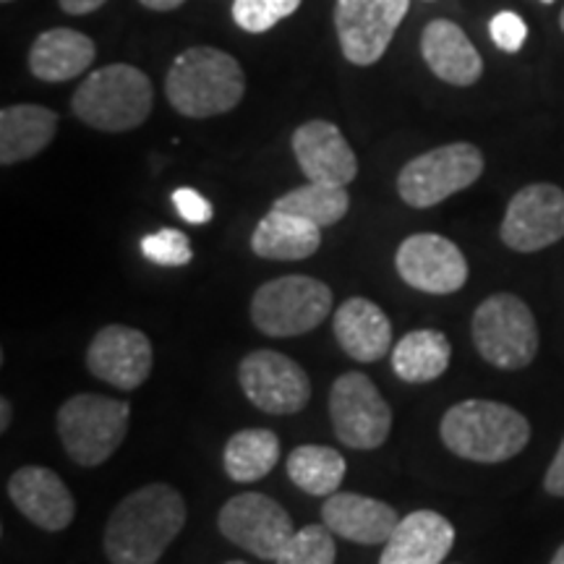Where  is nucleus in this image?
<instances>
[{"mask_svg":"<svg viewBox=\"0 0 564 564\" xmlns=\"http://www.w3.org/2000/svg\"><path fill=\"white\" fill-rule=\"evenodd\" d=\"M186 525V502L171 484L131 491L105 525V554L112 564H158Z\"/></svg>","mask_w":564,"mask_h":564,"instance_id":"obj_1","label":"nucleus"},{"mask_svg":"<svg viewBox=\"0 0 564 564\" xmlns=\"http://www.w3.org/2000/svg\"><path fill=\"white\" fill-rule=\"evenodd\" d=\"M444 447L470 463L512 460L531 442V423L523 413L494 400H463L440 423Z\"/></svg>","mask_w":564,"mask_h":564,"instance_id":"obj_2","label":"nucleus"},{"mask_svg":"<svg viewBox=\"0 0 564 564\" xmlns=\"http://www.w3.org/2000/svg\"><path fill=\"white\" fill-rule=\"evenodd\" d=\"M167 102L186 118H212L230 112L246 95L241 63L217 47H188L173 61L165 79Z\"/></svg>","mask_w":564,"mask_h":564,"instance_id":"obj_3","label":"nucleus"},{"mask_svg":"<svg viewBox=\"0 0 564 564\" xmlns=\"http://www.w3.org/2000/svg\"><path fill=\"white\" fill-rule=\"evenodd\" d=\"M154 102L152 82L144 70L129 63L97 68L74 91V116L91 129L123 133L150 118Z\"/></svg>","mask_w":564,"mask_h":564,"instance_id":"obj_4","label":"nucleus"},{"mask_svg":"<svg viewBox=\"0 0 564 564\" xmlns=\"http://www.w3.org/2000/svg\"><path fill=\"white\" fill-rule=\"evenodd\" d=\"M131 405L108 394L82 392L61 405L55 429L76 465L95 468L121 447L129 434Z\"/></svg>","mask_w":564,"mask_h":564,"instance_id":"obj_5","label":"nucleus"},{"mask_svg":"<svg viewBox=\"0 0 564 564\" xmlns=\"http://www.w3.org/2000/svg\"><path fill=\"white\" fill-rule=\"evenodd\" d=\"M333 312V291L308 274H285L253 293L251 322L262 335L299 337L312 333Z\"/></svg>","mask_w":564,"mask_h":564,"instance_id":"obj_6","label":"nucleus"},{"mask_svg":"<svg viewBox=\"0 0 564 564\" xmlns=\"http://www.w3.org/2000/svg\"><path fill=\"white\" fill-rule=\"evenodd\" d=\"M476 350L484 361L505 371L525 369L539 352V327L523 299L497 293L478 303L470 322Z\"/></svg>","mask_w":564,"mask_h":564,"instance_id":"obj_7","label":"nucleus"},{"mask_svg":"<svg viewBox=\"0 0 564 564\" xmlns=\"http://www.w3.org/2000/svg\"><path fill=\"white\" fill-rule=\"evenodd\" d=\"M484 154L468 141L436 147L413 158L398 175V194L408 207L429 209L481 178Z\"/></svg>","mask_w":564,"mask_h":564,"instance_id":"obj_8","label":"nucleus"},{"mask_svg":"<svg viewBox=\"0 0 564 564\" xmlns=\"http://www.w3.org/2000/svg\"><path fill=\"white\" fill-rule=\"evenodd\" d=\"M335 436L352 449H377L392 432V408L361 371H345L329 390Z\"/></svg>","mask_w":564,"mask_h":564,"instance_id":"obj_9","label":"nucleus"},{"mask_svg":"<svg viewBox=\"0 0 564 564\" xmlns=\"http://www.w3.org/2000/svg\"><path fill=\"white\" fill-rule=\"evenodd\" d=\"M217 528L230 544L246 549L259 560H278L282 546L295 533L285 507L259 491H243L228 499L217 514Z\"/></svg>","mask_w":564,"mask_h":564,"instance_id":"obj_10","label":"nucleus"},{"mask_svg":"<svg viewBox=\"0 0 564 564\" xmlns=\"http://www.w3.org/2000/svg\"><path fill=\"white\" fill-rule=\"evenodd\" d=\"M411 0H337L335 30L352 66H373L403 24Z\"/></svg>","mask_w":564,"mask_h":564,"instance_id":"obj_11","label":"nucleus"},{"mask_svg":"<svg viewBox=\"0 0 564 564\" xmlns=\"http://www.w3.org/2000/svg\"><path fill=\"white\" fill-rule=\"evenodd\" d=\"M238 382L249 403L270 415H293L312 400L308 373L278 350L249 352L238 366Z\"/></svg>","mask_w":564,"mask_h":564,"instance_id":"obj_12","label":"nucleus"},{"mask_svg":"<svg viewBox=\"0 0 564 564\" xmlns=\"http://www.w3.org/2000/svg\"><path fill=\"white\" fill-rule=\"evenodd\" d=\"M499 236L507 249L533 253L564 238V192L554 183H531L507 204Z\"/></svg>","mask_w":564,"mask_h":564,"instance_id":"obj_13","label":"nucleus"},{"mask_svg":"<svg viewBox=\"0 0 564 564\" xmlns=\"http://www.w3.org/2000/svg\"><path fill=\"white\" fill-rule=\"evenodd\" d=\"M398 274L415 291L429 295L457 293L468 282V262L449 238L415 232L394 253Z\"/></svg>","mask_w":564,"mask_h":564,"instance_id":"obj_14","label":"nucleus"},{"mask_svg":"<svg viewBox=\"0 0 564 564\" xmlns=\"http://www.w3.org/2000/svg\"><path fill=\"white\" fill-rule=\"evenodd\" d=\"M154 350L141 329L108 324L91 337L87 348V369L91 377L118 390H139L150 379Z\"/></svg>","mask_w":564,"mask_h":564,"instance_id":"obj_15","label":"nucleus"},{"mask_svg":"<svg viewBox=\"0 0 564 564\" xmlns=\"http://www.w3.org/2000/svg\"><path fill=\"white\" fill-rule=\"evenodd\" d=\"M9 497L17 510L42 531H66L76 518L68 486L45 465H24L9 478Z\"/></svg>","mask_w":564,"mask_h":564,"instance_id":"obj_16","label":"nucleus"},{"mask_svg":"<svg viewBox=\"0 0 564 564\" xmlns=\"http://www.w3.org/2000/svg\"><path fill=\"white\" fill-rule=\"evenodd\" d=\"M293 154L306 181L348 186L358 175V160L350 144L329 121H308L293 131Z\"/></svg>","mask_w":564,"mask_h":564,"instance_id":"obj_17","label":"nucleus"},{"mask_svg":"<svg viewBox=\"0 0 564 564\" xmlns=\"http://www.w3.org/2000/svg\"><path fill=\"white\" fill-rule=\"evenodd\" d=\"M322 520L333 533L364 546L387 544V539L400 523L394 507L350 491L329 494L324 499Z\"/></svg>","mask_w":564,"mask_h":564,"instance_id":"obj_18","label":"nucleus"},{"mask_svg":"<svg viewBox=\"0 0 564 564\" xmlns=\"http://www.w3.org/2000/svg\"><path fill=\"white\" fill-rule=\"evenodd\" d=\"M455 528L434 510H415L387 539L379 564H442L453 552Z\"/></svg>","mask_w":564,"mask_h":564,"instance_id":"obj_19","label":"nucleus"},{"mask_svg":"<svg viewBox=\"0 0 564 564\" xmlns=\"http://www.w3.org/2000/svg\"><path fill=\"white\" fill-rule=\"evenodd\" d=\"M421 55L436 79L453 84V87H470L484 74L481 53L455 21H429L421 34Z\"/></svg>","mask_w":564,"mask_h":564,"instance_id":"obj_20","label":"nucleus"},{"mask_svg":"<svg viewBox=\"0 0 564 564\" xmlns=\"http://www.w3.org/2000/svg\"><path fill=\"white\" fill-rule=\"evenodd\" d=\"M333 329L340 348L358 364H377L392 348V324L377 303L352 295L335 312Z\"/></svg>","mask_w":564,"mask_h":564,"instance_id":"obj_21","label":"nucleus"},{"mask_svg":"<svg viewBox=\"0 0 564 564\" xmlns=\"http://www.w3.org/2000/svg\"><path fill=\"white\" fill-rule=\"evenodd\" d=\"M95 55L97 47L87 34L58 26V30L42 32L32 42L30 70L40 82L61 84L82 76L95 63Z\"/></svg>","mask_w":564,"mask_h":564,"instance_id":"obj_22","label":"nucleus"},{"mask_svg":"<svg viewBox=\"0 0 564 564\" xmlns=\"http://www.w3.org/2000/svg\"><path fill=\"white\" fill-rule=\"evenodd\" d=\"M58 131V116L42 105H11L0 110V162L6 167L32 160Z\"/></svg>","mask_w":564,"mask_h":564,"instance_id":"obj_23","label":"nucleus"},{"mask_svg":"<svg viewBox=\"0 0 564 564\" xmlns=\"http://www.w3.org/2000/svg\"><path fill=\"white\" fill-rule=\"evenodd\" d=\"M322 228L291 212L270 209L251 236V251L274 262H299L319 251Z\"/></svg>","mask_w":564,"mask_h":564,"instance_id":"obj_24","label":"nucleus"},{"mask_svg":"<svg viewBox=\"0 0 564 564\" xmlns=\"http://www.w3.org/2000/svg\"><path fill=\"white\" fill-rule=\"evenodd\" d=\"M453 345L440 329H413L392 348V371L408 384H426L447 371Z\"/></svg>","mask_w":564,"mask_h":564,"instance_id":"obj_25","label":"nucleus"},{"mask_svg":"<svg viewBox=\"0 0 564 564\" xmlns=\"http://www.w3.org/2000/svg\"><path fill=\"white\" fill-rule=\"evenodd\" d=\"M280 460V440L270 429H243L225 444L223 465L236 484L262 481Z\"/></svg>","mask_w":564,"mask_h":564,"instance_id":"obj_26","label":"nucleus"},{"mask_svg":"<svg viewBox=\"0 0 564 564\" xmlns=\"http://www.w3.org/2000/svg\"><path fill=\"white\" fill-rule=\"evenodd\" d=\"M288 476L299 486L301 491L312 494V497H329L343 484L348 463L333 447H322V444H301L288 455Z\"/></svg>","mask_w":564,"mask_h":564,"instance_id":"obj_27","label":"nucleus"},{"mask_svg":"<svg viewBox=\"0 0 564 564\" xmlns=\"http://www.w3.org/2000/svg\"><path fill=\"white\" fill-rule=\"evenodd\" d=\"M350 196L345 186H333V183H303V186L293 188V192L282 194L272 209L291 212L303 220L314 223L316 228H329V225L340 223L348 215Z\"/></svg>","mask_w":564,"mask_h":564,"instance_id":"obj_28","label":"nucleus"},{"mask_svg":"<svg viewBox=\"0 0 564 564\" xmlns=\"http://www.w3.org/2000/svg\"><path fill=\"white\" fill-rule=\"evenodd\" d=\"M337 549L333 531L327 525H306L291 535L282 552L278 554V564H335Z\"/></svg>","mask_w":564,"mask_h":564,"instance_id":"obj_29","label":"nucleus"},{"mask_svg":"<svg viewBox=\"0 0 564 564\" xmlns=\"http://www.w3.org/2000/svg\"><path fill=\"white\" fill-rule=\"evenodd\" d=\"M301 0H232V19L243 32L262 34L299 11Z\"/></svg>","mask_w":564,"mask_h":564,"instance_id":"obj_30","label":"nucleus"},{"mask_svg":"<svg viewBox=\"0 0 564 564\" xmlns=\"http://www.w3.org/2000/svg\"><path fill=\"white\" fill-rule=\"evenodd\" d=\"M141 253L152 264L160 267H186L194 259L192 241L186 232L175 228H162L141 238Z\"/></svg>","mask_w":564,"mask_h":564,"instance_id":"obj_31","label":"nucleus"},{"mask_svg":"<svg viewBox=\"0 0 564 564\" xmlns=\"http://www.w3.org/2000/svg\"><path fill=\"white\" fill-rule=\"evenodd\" d=\"M489 34L499 51L520 53L528 40V24L514 11H499L489 21Z\"/></svg>","mask_w":564,"mask_h":564,"instance_id":"obj_32","label":"nucleus"},{"mask_svg":"<svg viewBox=\"0 0 564 564\" xmlns=\"http://www.w3.org/2000/svg\"><path fill=\"white\" fill-rule=\"evenodd\" d=\"M173 204H175V209H178V215L183 217V220L192 223V225L209 223L212 215H215V209H212L209 199H204L199 192H194V188H175Z\"/></svg>","mask_w":564,"mask_h":564,"instance_id":"obj_33","label":"nucleus"},{"mask_svg":"<svg viewBox=\"0 0 564 564\" xmlns=\"http://www.w3.org/2000/svg\"><path fill=\"white\" fill-rule=\"evenodd\" d=\"M544 489L552 494V497H564V440L560 444V449H556L552 465H549Z\"/></svg>","mask_w":564,"mask_h":564,"instance_id":"obj_34","label":"nucleus"},{"mask_svg":"<svg viewBox=\"0 0 564 564\" xmlns=\"http://www.w3.org/2000/svg\"><path fill=\"white\" fill-rule=\"evenodd\" d=\"M61 9L70 13V17H84V13L97 11L100 6L108 3V0H58Z\"/></svg>","mask_w":564,"mask_h":564,"instance_id":"obj_35","label":"nucleus"},{"mask_svg":"<svg viewBox=\"0 0 564 564\" xmlns=\"http://www.w3.org/2000/svg\"><path fill=\"white\" fill-rule=\"evenodd\" d=\"M144 9H152V11H173L178 9V6L186 3V0H139Z\"/></svg>","mask_w":564,"mask_h":564,"instance_id":"obj_36","label":"nucleus"},{"mask_svg":"<svg viewBox=\"0 0 564 564\" xmlns=\"http://www.w3.org/2000/svg\"><path fill=\"white\" fill-rule=\"evenodd\" d=\"M11 426V400L3 398L0 400V432H9Z\"/></svg>","mask_w":564,"mask_h":564,"instance_id":"obj_37","label":"nucleus"},{"mask_svg":"<svg viewBox=\"0 0 564 564\" xmlns=\"http://www.w3.org/2000/svg\"><path fill=\"white\" fill-rule=\"evenodd\" d=\"M552 564H564V544L556 549V554L552 556Z\"/></svg>","mask_w":564,"mask_h":564,"instance_id":"obj_38","label":"nucleus"},{"mask_svg":"<svg viewBox=\"0 0 564 564\" xmlns=\"http://www.w3.org/2000/svg\"><path fill=\"white\" fill-rule=\"evenodd\" d=\"M560 26H562V32H564V9H562V13H560Z\"/></svg>","mask_w":564,"mask_h":564,"instance_id":"obj_39","label":"nucleus"},{"mask_svg":"<svg viewBox=\"0 0 564 564\" xmlns=\"http://www.w3.org/2000/svg\"><path fill=\"white\" fill-rule=\"evenodd\" d=\"M225 564H246V562H238V560H236V562H225Z\"/></svg>","mask_w":564,"mask_h":564,"instance_id":"obj_40","label":"nucleus"},{"mask_svg":"<svg viewBox=\"0 0 564 564\" xmlns=\"http://www.w3.org/2000/svg\"><path fill=\"white\" fill-rule=\"evenodd\" d=\"M541 3H554V0H541Z\"/></svg>","mask_w":564,"mask_h":564,"instance_id":"obj_41","label":"nucleus"},{"mask_svg":"<svg viewBox=\"0 0 564 564\" xmlns=\"http://www.w3.org/2000/svg\"><path fill=\"white\" fill-rule=\"evenodd\" d=\"M3 3H11V0H3Z\"/></svg>","mask_w":564,"mask_h":564,"instance_id":"obj_42","label":"nucleus"}]
</instances>
